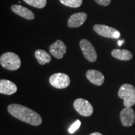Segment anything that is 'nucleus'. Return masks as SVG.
Wrapping results in <instances>:
<instances>
[{
    "mask_svg": "<svg viewBox=\"0 0 135 135\" xmlns=\"http://www.w3.org/2000/svg\"><path fill=\"white\" fill-rule=\"evenodd\" d=\"M8 111L13 117L31 125L39 126L42 123V118L38 113L21 104H9Z\"/></svg>",
    "mask_w": 135,
    "mask_h": 135,
    "instance_id": "1",
    "label": "nucleus"
},
{
    "mask_svg": "<svg viewBox=\"0 0 135 135\" xmlns=\"http://www.w3.org/2000/svg\"><path fill=\"white\" fill-rule=\"evenodd\" d=\"M0 64L4 68L10 71L19 69L21 65L19 56L13 52H7L3 54L0 57Z\"/></svg>",
    "mask_w": 135,
    "mask_h": 135,
    "instance_id": "2",
    "label": "nucleus"
},
{
    "mask_svg": "<svg viewBox=\"0 0 135 135\" xmlns=\"http://www.w3.org/2000/svg\"><path fill=\"white\" fill-rule=\"evenodd\" d=\"M118 97L124 100L125 107H131L135 104V88L130 84H124L118 91Z\"/></svg>",
    "mask_w": 135,
    "mask_h": 135,
    "instance_id": "3",
    "label": "nucleus"
},
{
    "mask_svg": "<svg viewBox=\"0 0 135 135\" xmlns=\"http://www.w3.org/2000/svg\"><path fill=\"white\" fill-rule=\"evenodd\" d=\"M49 81L52 86L58 89L66 88L70 85V78L66 74L58 73L52 75L50 77Z\"/></svg>",
    "mask_w": 135,
    "mask_h": 135,
    "instance_id": "4",
    "label": "nucleus"
},
{
    "mask_svg": "<svg viewBox=\"0 0 135 135\" xmlns=\"http://www.w3.org/2000/svg\"><path fill=\"white\" fill-rule=\"evenodd\" d=\"M73 106L75 110L83 116L88 117L93 113V108L91 104L84 99H76L74 101Z\"/></svg>",
    "mask_w": 135,
    "mask_h": 135,
    "instance_id": "5",
    "label": "nucleus"
},
{
    "mask_svg": "<svg viewBox=\"0 0 135 135\" xmlns=\"http://www.w3.org/2000/svg\"><path fill=\"white\" fill-rule=\"evenodd\" d=\"M80 48L84 56L88 61L94 62L97 60V53L94 46L88 40L83 39L80 42Z\"/></svg>",
    "mask_w": 135,
    "mask_h": 135,
    "instance_id": "6",
    "label": "nucleus"
},
{
    "mask_svg": "<svg viewBox=\"0 0 135 135\" xmlns=\"http://www.w3.org/2000/svg\"><path fill=\"white\" fill-rule=\"evenodd\" d=\"M93 30L99 35L105 38L118 39L120 36V33L118 30L106 25H95L93 27Z\"/></svg>",
    "mask_w": 135,
    "mask_h": 135,
    "instance_id": "7",
    "label": "nucleus"
},
{
    "mask_svg": "<svg viewBox=\"0 0 135 135\" xmlns=\"http://www.w3.org/2000/svg\"><path fill=\"white\" fill-rule=\"evenodd\" d=\"M121 122L124 126L129 127L134 124L135 113L131 107H126L120 113Z\"/></svg>",
    "mask_w": 135,
    "mask_h": 135,
    "instance_id": "8",
    "label": "nucleus"
},
{
    "mask_svg": "<svg viewBox=\"0 0 135 135\" xmlns=\"http://www.w3.org/2000/svg\"><path fill=\"white\" fill-rule=\"evenodd\" d=\"M50 52L56 58L61 59L66 53V46L63 41L58 40L50 46Z\"/></svg>",
    "mask_w": 135,
    "mask_h": 135,
    "instance_id": "9",
    "label": "nucleus"
},
{
    "mask_svg": "<svg viewBox=\"0 0 135 135\" xmlns=\"http://www.w3.org/2000/svg\"><path fill=\"white\" fill-rule=\"evenodd\" d=\"M87 19V14L84 12L76 13L72 15L68 20L69 28H78L84 24Z\"/></svg>",
    "mask_w": 135,
    "mask_h": 135,
    "instance_id": "10",
    "label": "nucleus"
},
{
    "mask_svg": "<svg viewBox=\"0 0 135 135\" xmlns=\"http://www.w3.org/2000/svg\"><path fill=\"white\" fill-rule=\"evenodd\" d=\"M11 11L18 16L23 17L25 19L28 20H32L35 19V15L31 10L22 6L21 5L13 4L11 7Z\"/></svg>",
    "mask_w": 135,
    "mask_h": 135,
    "instance_id": "11",
    "label": "nucleus"
},
{
    "mask_svg": "<svg viewBox=\"0 0 135 135\" xmlns=\"http://www.w3.org/2000/svg\"><path fill=\"white\" fill-rule=\"evenodd\" d=\"M87 79L94 85H102L104 81V75L97 70H89L86 74Z\"/></svg>",
    "mask_w": 135,
    "mask_h": 135,
    "instance_id": "12",
    "label": "nucleus"
},
{
    "mask_svg": "<svg viewBox=\"0 0 135 135\" xmlns=\"http://www.w3.org/2000/svg\"><path fill=\"white\" fill-rule=\"evenodd\" d=\"M17 86L14 83L6 80H0V93L1 94L11 95L17 91Z\"/></svg>",
    "mask_w": 135,
    "mask_h": 135,
    "instance_id": "13",
    "label": "nucleus"
},
{
    "mask_svg": "<svg viewBox=\"0 0 135 135\" xmlns=\"http://www.w3.org/2000/svg\"><path fill=\"white\" fill-rule=\"evenodd\" d=\"M111 55L116 59L121 61L130 60L133 58L132 53L126 50L115 49L111 51Z\"/></svg>",
    "mask_w": 135,
    "mask_h": 135,
    "instance_id": "14",
    "label": "nucleus"
},
{
    "mask_svg": "<svg viewBox=\"0 0 135 135\" xmlns=\"http://www.w3.org/2000/svg\"><path fill=\"white\" fill-rule=\"evenodd\" d=\"M35 58L38 60L39 64L41 65L50 63V61H51V57L50 55L45 50H36L35 53Z\"/></svg>",
    "mask_w": 135,
    "mask_h": 135,
    "instance_id": "15",
    "label": "nucleus"
},
{
    "mask_svg": "<svg viewBox=\"0 0 135 135\" xmlns=\"http://www.w3.org/2000/svg\"><path fill=\"white\" fill-rule=\"evenodd\" d=\"M25 3L33 7L41 9L46 5L47 0H23Z\"/></svg>",
    "mask_w": 135,
    "mask_h": 135,
    "instance_id": "16",
    "label": "nucleus"
},
{
    "mask_svg": "<svg viewBox=\"0 0 135 135\" xmlns=\"http://www.w3.org/2000/svg\"><path fill=\"white\" fill-rule=\"evenodd\" d=\"M61 3L71 8H78L83 3V0H60Z\"/></svg>",
    "mask_w": 135,
    "mask_h": 135,
    "instance_id": "17",
    "label": "nucleus"
},
{
    "mask_svg": "<svg viewBox=\"0 0 135 135\" xmlns=\"http://www.w3.org/2000/svg\"><path fill=\"white\" fill-rule=\"evenodd\" d=\"M80 126H81V121L79 120V119H78V120L76 121L68 129L69 133H71V134L72 133H74L77 130V129H79V128L80 127Z\"/></svg>",
    "mask_w": 135,
    "mask_h": 135,
    "instance_id": "18",
    "label": "nucleus"
},
{
    "mask_svg": "<svg viewBox=\"0 0 135 135\" xmlns=\"http://www.w3.org/2000/svg\"><path fill=\"white\" fill-rule=\"evenodd\" d=\"M94 1L99 5L106 6L110 4L111 0H94Z\"/></svg>",
    "mask_w": 135,
    "mask_h": 135,
    "instance_id": "19",
    "label": "nucleus"
},
{
    "mask_svg": "<svg viewBox=\"0 0 135 135\" xmlns=\"http://www.w3.org/2000/svg\"><path fill=\"white\" fill-rule=\"evenodd\" d=\"M123 43H124V41H123V40H119V41H118V45H119V46H121Z\"/></svg>",
    "mask_w": 135,
    "mask_h": 135,
    "instance_id": "20",
    "label": "nucleus"
},
{
    "mask_svg": "<svg viewBox=\"0 0 135 135\" xmlns=\"http://www.w3.org/2000/svg\"><path fill=\"white\" fill-rule=\"evenodd\" d=\"M89 135H103V134L99 132H94V133H91V134Z\"/></svg>",
    "mask_w": 135,
    "mask_h": 135,
    "instance_id": "21",
    "label": "nucleus"
}]
</instances>
